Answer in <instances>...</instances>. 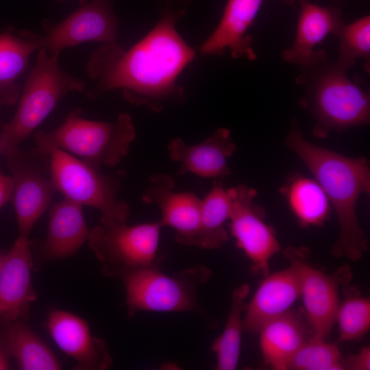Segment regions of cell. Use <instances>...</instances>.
Wrapping results in <instances>:
<instances>
[{"label": "cell", "instance_id": "cell-1", "mask_svg": "<svg viewBox=\"0 0 370 370\" xmlns=\"http://www.w3.org/2000/svg\"><path fill=\"white\" fill-rule=\"evenodd\" d=\"M156 1L160 19L135 45L125 49L116 40L102 44L92 53L86 65L94 84L87 93L90 98L121 90L129 103L155 112L185 101L184 88L177 81L194 60L195 51L178 33L176 24L191 0Z\"/></svg>", "mask_w": 370, "mask_h": 370}, {"label": "cell", "instance_id": "cell-2", "mask_svg": "<svg viewBox=\"0 0 370 370\" xmlns=\"http://www.w3.org/2000/svg\"><path fill=\"white\" fill-rule=\"evenodd\" d=\"M284 143L325 193L338 223V238L331 249L334 258L356 262L368 250L367 236L356 214L362 194L370 192V166L365 157L344 156L311 143L293 118Z\"/></svg>", "mask_w": 370, "mask_h": 370}, {"label": "cell", "instance_id": "cell-3", "mask_svg": "<svg viewBox=\"0 0 370 370\" xmlns=\"http://www.w3.org/2000/svg\"><path fill=\"white\" fill-rule=\"evenodd\" d=\"M297 67L299 73L295 82L304 90L298 104L314 121V138H325L332 131L343 132L369 123L370 95L367 87L351 79L324 49L314 60Z\"/></svg>", "mask_w": 370, "mask_h": 370}, {"label": "cell", "instance_id": "cell-4", "mask_svg": "<svg viewBox=\"0 0 370 370\" xmlns=\"http://www.w3.org/2000/svg\"><path fill=\"white\" fill-rule=\"evenodd\" d=\"M160 262L120 274L125 289V305L129 317L140 311L191 312L213 327L198 299L199 288L212 276L211 270L196 264L173 274L163 272Z\"/></svg>", "mask_w": 370, "mask_h": 370}, {"label": "cell", "instance_id": "cell-5", "mask_svg": "<svg viewBox=\"0 0 370 370\" xmlns=\"http://www.w3.org/2000/svg\"><path fill=\"white\" fill-rule=\"evenodd\" d=\"M135 137L128 113L121 112L114 121L105 122L84 118L80 108L72 110L56 129L39 131L34 136L36 146L58 148L98 170L118 165Z\"/></svg>", "mask_w": 370, "mask_h": 370}, {"label": "cell", "instance_id": "cell-6", "mask_svg": "<svg viewBox=\"0 0 370 370\" xmlns=\"http://www.w3.org/2000/svg\"><path fill=\"white\" fill-rule=\"evenodd\" d=\"M59 55L38 50L27 77L16 112L0 134V153L6 156L27 138L67 94L85 92L84 84L66 73Z\"/></svg>", "mask_w": 370, "mask_h": 370}, {"label": "cell", "instance_id": "cell-7", "mask_svg": "<svg viewBox=\"0 0 370 370\" xmlns=\"http://www.w3.org/2000/svg\"><path fill=\"white\" fill-rule=\"evenodd\" d=\"M37 147L49 153L53 183L64 198L99 210L100 225L103 227L127 223L129 206L117 197L125 171L103 175L100 170L64 151L53 147Z\"/></svg>", "mask_w": 370, "mask_h": 370}, {"label": "cell", "instance_id": "cell-8", "mask_svg": "<svg viewBox=\"0 0 370 370\" xmlns=\"http://www.w3.org/2000/svg\"><path fill=\"white\" fill-rule=\"evenodd\" d=\"M161 227L159 221L110 228L98 225L90 230L88 245L102 264V273L116 278L124 272L161 262L163 257L158 254Z\"/></svg>", "mask_w": 370, "mask_h": 370}, {"label": "cell", "instance_id": "cell-9", "mask_svg": "<svg viewBox=\"0 0 370 370\" xmlns=\"http://www.w3.org/2000/svg\"><path fill=\"white\" fill-rule=\"evenodd\" d=\"M5 156L12 174V197L18 233L28 237L57 192L51 173L50 156L37 146L27 151L17 148Z\"/></svg>", "mask_w": 370, "mask_h": 370}, {"label": "cell", "instance_id": "cell-10", "mask_svg": "<svg viewBox=\"0 0 370 370\" xmlns=\"http://www.w3.org/2000/svg\"><path fill=\"white\" fill-rule=\"evenodd\" d=\"M230 203V232L236 246L251 262L253 273H269V261L282 249L273 227L265 222L264 208L255 202L256 189L245 184L227 189Z\"/></svg>", "mask_w": 370, "mask_h": 370}, {"label": "cell", "instance_id": "cell-11", "mask_svg": "<svg viewBox=\"0 0 370 370\" xmlns=\"http://www.w3.org/2000/svg\"><path fill=\"white\" fill-rule=\"evenodd\" d=\"M304 251L291 246L284 254L297 271L300 296L312 336L326 339L336 323L340 304L338 288L350 281L352 273L349 267L343 266L335 273L327 274L306 262Z\"/></svg>", "mask_w": 370, "mask_h": 370}, {"label": "cell", "instance_id": "cell-12", "mask_svg": "<svg viewBox=\"0 0 370 370\" xmlns=\"http://www.w3.org/2000/svg\"><path fill=\"white\" fill-rule=\"evenodd\" d=\"M118 26L112 0H88L40 36V49L59 55L62 50L84 42H114Z\"/></svg>", "mask_w": 370, "mask_h": 370}, {"label": "cell", "instance_id": "cell-13", "mask_svg": "<svg viewBox=\"0 0 370 370\" xmlns=\"http://www.w3.org/2000/svg\"><path fill=\"white\" fill-rule=\"evenodd\" d=\"M173 177L166 173L151 175L143 194L145 204H156L161 211L159 222L176 232L175 241L184 246L195 245L200 221L201 200L191 192H175Z\"/></svg>", "mask_w": 370, "mask_h": 370}, {"label": "cell", "instance_id": "cell-14", "mask_svg": "<svg viewBox=\"0 0 370 370\" xmlns=\"http://www.w3.org/2000/svg\"><path fill=\"white\" fill-rule=\"evenodd\" d=\"M32 264L28 237L19 235L0 267V319L5 323L25 321L36 299Z\"/></svg>", "mask_w": 370, "mask_h": 370}, {"label": "cell", "instance_id": "cell-15", "mask_svg": "<svg viewBox=\"0 0 370 370\" xmlns=\"http://www.w3.org/2000/svg\"><path fill=\"white\" fill-rule=\"evenodd\" d=\"M48 331L58 346L76 362V369L104 370L112 359L105 341L92 336L86 321L70 312L55 310L47 319Z\"/></svg>", "mask_w": 370, "mask_h": 370}, {"label": "cell", "instance_id": "cell-16", "mask_svg": "<svg viewBox=\"0 0 370 370\" xmlns=\"http://www.w3.org/2000/svg\"><path fill=\"white\" fill-rule=\"evenodd\" d=\"M264 0H228L215 29L199 51L204 56H220L229 51L234 59L253 61L257 56L248 31Z\"/></svg>", "mask_w": 370, "mask_h": 370}, {"label": "cell", "instance_id": "cell-17", "mask_svg": "<svg viewBox=\"0 0 370 370\" xmlns=\"http://www.w3.org/2000/svg\"><path fill=\"white\" fill-rule=\"evenodd\" d=\"M170 158L180 164L177 175L191 173L202 177L223 180L232 174L227 159L236 151L230 131L220 127L203 142L188 145L182 138L171 140L167 146Z\"/></svg>", "mask_w": 370, "mask_h": 370}, {"label": "cell", "instance_id": "cell-18", "mask_svg": "<svg viewBox=\"0 0 370 370\" xmlns=\"http://www.w3.org/2000/svg\"><path fill=\"white\" fill-rule=\"evenodd\" d=\"M295 38L291 47L283 50L282 59L297 66L314 60L322 49L314 47L329 34L334 35L345 24L341 7L332 4L320 5L309 0H301Z\"/></svg>", "mask_w": 370, "mask_h": 370}, {"label": "cell", "instance_id": "cell-19", "mask_svg": "<svg viewBox=\"0 0 370 370\" xmlns=\"http://www.w3.org/2000/svg\"><path fill=\"white\" fill-rule=\"evenodd\" d=\"M300 296L299 280L293 264L268 274L260 283L250 301L244 308L243 330L258 333L269 321L289 311Z\"/></svg>", "mask_w": 370, "mask_h": 370}, {"label": "cell", "instance_id": "cell-20", "mask_svg": "<svg viewBox=\"0 0 370 370\" xmlns=\"http://www.w3.org/2000/svg\"><path fill=\"white\" fill-rule=\"evenodd\" d=\"M90 232L83 206L64 198L50 208L43 253L51 259L71 256L88 240Z\"/></svg>", "mask_w": 370, "mask_h": 370}, {"label": "cell", "instance_id": "cell-21", "mask_svg": "<svg viewBox=\"0 0 370 370\" xmlns=\"http://www.w3.org/2000/svg\"><path fill=\"white\" fill-rule=\"evenodd\" d=\"M41 48L40 36L30 32L0 34V106L15 103L21 88L17 79L27 66L32 53Z\"/></svg>", "mask_w": 370, "mask_h": 370}, {"label": "cell", "instance_id": "cell-22", "mask_svg": "<svg viewBox=\"0 0 370 370\" xmlns=\"http://www.w3.org/2000/svg\"><path fill=\"white\" fill-rule=\"evenodd\" d=\"M260 346L266 365L285 370L306 341L300 319L290 310L267 322L259 330Z\"/></svg>", "mask_w": 370, "mask_h": 370}, {"label": "cell", "instance_id": "cell-23", "mask_svg": "<svg viewBox=\"0 0 370 370\" xmlns=\"http://www.w3.org/2000/svg\"><path fill=\"white\" fill-rule=\"evenodd\" d=\"M280 192L301 226H321L329 219L331 204L314 178L293 175L280 187Z\"/></svg>", "mask_w": 370, "mask_h": 370}, {"label": "cell", "instance_id": "cell-24", "mask_svg": "<svg viewBox=\"0 0 370 370\" xmlns=\"http://www.w3.org/2000/svg\"><path fill=\"white\" fill-rule=\"evenodd\" d=\"M230 213L231 203L222 180H214L212 188L201 200L195 245L204 249L221 248L227 240L224 225Z\"/></svg>", "mask_w": 370, "mask_h": 370}, {"label": "cell", "instance_id": "cell-25", "mask_svg": "<svg viewBox=\"0 0 370 370\" xmlns=\"http://www.w3.org/2000/svg\"><path fill=\"white\" fill-rule=\"evenodd\" d=\"M8 352L23 370H57L60 364L50 348L23 321L8 323L5 333Z\"/></svg>", "mask_w": 370, "mask_h": 370}, {"label": "cell", "instance_id": "cell-26", "mask_svg": "<svg viewBox=\"0 0 370 370\" xmlns=\"http://www.w3.org/2000/svg\"><path fill=\"white\" fill-rule=\"evenodd\" d=\"M249 286L243 284L234 288L232 293L229 315L221 334L212 343L218 370L236 369L238 363L243 330V312Z\"/></svg>", "mask_w": 370, "mask_h": 370}, {"label": "cell", "instance_id": "cell-27", "mask_svg": "<svg viewBox=\"0 0 370 370\" xmlns=\"http://www.w3.org/2000/svg\"><path fill=\"white\" fill-rule=\"evenodd\" d=\"M336 37L339 40L338 54L335 61L347 71L356 61L365 60V69H370V15L367 14L349 24H344Z\"/></svg>", "mask_w": 370, "mask_h": 370}, {"label": "cell", "instance_id": "cell-28", "mask_svg": "<svg viewBox=\"0 0 370 370\" xmlns=\"http://www.w3.org/2000/svg\"><path fill=\"white\" fill-rule=\"evenodd\" d=\"M352 291L339 304L336 314L341 341L361 339L370 329L369 298Z\"/></svg>", "mask_w": 370, "mask_h": 370}, {"label": "cell", "instance_id": "cell-29", "mask_svg": "<svg viewBox=\"0 0 370 370\" xmlns=\"http://www.w3.org/2000/svg\"><path fill=\"white\" fill-rule=\"evenodd\" d=\"M342 360L336 344L312 336L294 354L287 369L343 370Z\"/></svg>", "mask_w": 370, "mask_h": 370}, {"label": "cell", "instance_id": "cell-30", "mask_svg": "<svg viewBox=\"0 0 370 370\" xmlns=\"http://www.w3.org/2000/svg\"><path fill=\"white\" fill-rule=\"evenodd\" d=\"M343 370H369L370 348L362 347L357 354L342 360Z\"/></svg>", "mask_w": 370, "mask_h": 370}, {"label": "cell", "instance_id": "cell-31", "mask_svg": "<svg viewBox=\"0 0 370 370\" xmlns=\"http://www.w3.org/2000/svg\"><path fill=\"white\" fill-rule=\"evenodd\" d=\"M13 183L11 176L3 174L0 171V208L12 197Z\"/></svg>", "mask_w": 370, "mask_h": 370}, {"label": "cell", "instance_id": "cell-32", "mask_svg": "<svg viewBox=\"0 0 370 370\" xmlns=\"http://www.w3.org/2000/svg\"><path fill=\"white\" fill-rule=\"evenodd\" d=\"M8 368V365L5 358L0 351V370L6 369Z\"/></svg>", "mask_w": 370, "mask_h": 370}, {"label": "cell", "instance_id": "cell-33", "mask_svg": "<svg viewBox=\"0 0 370 370\" xmlns=\"http://www.w3.org/2000/svg\"><path fill=\"white\" fill-rule=\"evenodd\" d=\"M349 1L351 0H334V4H336L340 6L341 5H343ZM365 1H367V0H365Z\"/></svg>", "mask_w": 370, "mask_h": 370}, {"label": "cell", "instance_id": "cell-34", "mask_svg": "<svg viewBox=\"0 0 370 370\" xmlns=\"http://www.w3.org/2000/svg\"><path fill=\"white\" fill-rule=\"evenodd\" d=\"M281 1H284L286 3H288L289 5H293L295 2L299 3L301 0H281Z\"/></svg>", "mask_w": 370, "mask_h": 370}, {"label": "cell", "instance_id": "cell-35", "mask_svg": "<svg viewBox=\"0 0 370 370\" xmlns=\"http://www.w3.org/2000/svg\"><path fill=\"white\" fill-rule=\"evenodd\" d=\"M3 256H4V255L0 254V267H1V266L3 260Z\"/></svg>", "mask_w": 370, "mask_h": 370}, {"label": "cell", "instance_id": "cell-36", "mask_svg": "<svg viewBox=\"0 0 370 370\" xmlns=\"http://www.w3.org/2000/svg\"><path fill=\"white\" fill-rule=\"evenodd\" d=\"M77 1H78L81 4H82V3L86 2V1H88V0H77Z\"/></svg>", "mask_w": 370, "mask_h": 370}]
</instances>
